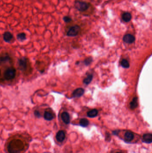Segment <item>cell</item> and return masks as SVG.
Returning <instances> with one entry per match:
<instances>
[{
	"label": "cell",
	"mask_w": 152,
	"mask_h": 153,
	"mask_svg": "<svg viewBox=\"0 0 152 153\" xmlns=\"http://www.w3.org/2000/svg\"><path fill=\"white\" fill-rule=\"evenodd\" d=\"M25 142L18 138L13 139L8 143L7 150L9 153H23L28 147Z\"/></svg>",
	"instance_id": "6da1fadb"
},
{
	"label": "cell",
	"mask_w": 152,
	"mask_h": 153,
	"mask_svg": "<svg viewBox=\"0 0 152 153\" xmlns=\"http://www.w3.org/2000/svg\"><path fill=\"white\" fill-rule=\"evenodd\" d=\"M90 4L86 2L76 0L74 2L75 8L80 12H84L88 9L90 6Z\"/></svg>",
	"instance_id": "7a4b0ae2"
},
{
	"label": "cell",
	"mask_w": 152,
	"mask_h": 153,
	"mask_svg": "<svg viewBox=\"0 0 152 153\" xmlns=\"http://www.w3.org/2000/svg\"><path fill=\"white\" fill-rule=\"evenodd\" d=\"M16 74V69L13 67H10L5 71L4 77L7 80H11L15 78Z\"/></svg>",
	"instance_id": "3957f363"
},
{
	"label": "cell",
	"mask_w": 152,
	"mask_h": 153,
	"mask_svg": "<svg viewBox=\"0 0 152 153\" xmlns=\"http://www.w3.org/2000/svg\"><path fill=\"white\" fill-rule=\"evenodd\" d=\"M80 27L78 25L71 26L67 33V36L70 37H75L77 36L80 31Z\"/></svg>",
	"instance_id": "277c9868"
},
{
	"label": "cell",
	"mask_w": 152,
	"mask_h": 153,
	"mask_svg": "<svg viewBox=\"0 0 152 153\" xmlns=\"http://www.w3.org/2000/svg\"><path fill=\"white\" fill-rule=\"evenodd\" d=\"M18 67L21 71H25L28 67V60L27 58L23 57L18 60Z\"/></svg>",
	"instance_id": "5b68a950"
},
{
	"label": "cell",
	"mask_w": 152,
	"mask_h": 153,
	"mask_svg": "<svg viewBox=\"0 0 152 153\" xmlns=\"http://www.w3.org/2000/svg\"><path fill=\"white\" fill-rule=\"evenodd\" d=\"M123 41L127 44H132L134 42L135 38L131 34H126L123 37Z\"/></svg>",
	"instance_id": "8992f818"
},
{
	"label": "cell",
	"mask_w": 152,
	"mask_h": 153,
	"mask_svg": "<svg viewBox=\"0 0 152 153\" xmlns=\"http://www.w3.org/2000/svg\"><path fill=\"white\" fill-rule=\"evenodd\" d=\"M84 92V90L83 89L79 88L74 90L72 95L74 98H79L83 95Z\"/></svg>",
	"instance_id": "52a82bcc"
},
{
	"label": "cell",
	"mask_w": 152,
	"mask_h": 153,
	"mask_svg": "<svg viewBox=\"0 0 152 153\" xmlns=\"http://www.w3.org/2000/svg\"><path fill=\"white\" fill-rule=\"evenodd\" d=\"M56 138L58 142H62L65 138V134L64 131L60 130L56 134Z\"/></svg>",
	"instance_id": "ba28073f"
},
{
	"label": "cell",
	"mask_w": 152,
	"mask_h": 153,
	"mask_svg": "<svg viewBox=\"0 0 152 153\" xmlns=\"http://www.w3.org/2000/svg\"><path fill=\"white\" fill-rule=\"evenodd\" d=\"M124 138L125 142H130L132 141L134 138V134L131 132H127L125 134Z\"/></svg>",
	"instance_id": "9c48e42d"
},
{
	"label": "cell",
	"mask_w": 152,
	"mask_h": 153,
	"mask_svg": "<svg viewBox=\"0 0 152 153\" xmlns=\"http://www.w3.org/2000/svg\"><path fill=\"white\" fill-rule=\"evenodd\" d=\"M3 37L4 40L5 42L9 43L13 39V36L11 33H10L9 31H6L4 33Z\"/></svg>",
	"instance_id": "30bf717a"
},
{
	"label": "cell",
	"mask_w": 152,
	"mask_h": 153,
	"mask_svg": "<svg viewBox=\"0 0 152 153\" xmlns=\"http://www.w3.org/2000/svg\"><path fill=\"white\" fill-rule=\"evenodd\" d=\"M61 118L64 123L66 124H68L70 122V116L68 113L67 112H63L61 114Z\"/></svg>",
	"instance_id": "8fae6325"
},
{
	"label": "cell",
	"mask_w": 152,
	"mask_h": 153,
	"mask_svg": "<svg viewBox=\"0 0 152 153\" xmlns=\"http://www.w3.org/2000/svg\"><path fill=\"white\" fill-rule=\"evenodd\" d=\"M143 142L146 143H151L152 142V134H144L143 137Z\"/></svg>",
	"instance_id": "7c38bea8"
},
{
	"label": "cell",
	"mask_w": 152,
	"mask_h": 153,
	"mask_svg": "<svg viewBox=\"0 0 152 153\" xmlns=\"http://www.w3.org/2000/svg\"><path fill=\"white\" fill-rule=\"evenodd\" d=\"M132 15L129 12H125L122 15V18L124 22L126 23H128L132 19Z\"/></svg>",
	"instance_id": "4fadbf2b"
},
{
	"label": "cell",
	"mask_w": 152,
	"mask_h": 153,
	"mask_svg": "<svg viewBox=\"0 0 152 153\" xmlns=\"http://www.w3.org/2000/svg\"><path fill=\"white\" fill-rule=\"evenodd\" d=\"M10 60L11 58L8 55H2V56H0V64L6 63Z\"/></svg>",
	"instance_id": "5bb4252c"
},
{
	"label": "cell",
	"mask_w": 152,
	"mask_h": 153,
	"mask_svg": "<svg viewBox=\"0 0 152 153\" xmlns=\"http://www.w3.org/2000/svg\"><path fill=\"white\" fill-rule=\"evenodd\" d=\"M98 111L97 110L93 109L87 113V116L90 118H94L97 116Z\"/></svg>",
	"instance_id": "9a60e30c"
},
{
	"label": "cell",
	"mask_w": 152,
	"mask_h": 153,
	"mask_svg": "<svg viewBox=\"0 0 152 153\" xmlns=\"http://www.w3.org/2000/svg\"><path fill=\"white\" fill-rule=\"evenodd\" d=\"M137 97H135L130 103V108L131 109H134L137 107Z\"/></svg>",
	"instance_id": "2e32d148"
},
{
	"label": "cell",
	"mask_w": 152,
	"mask_h": 153,
	"mask_svg": "<svg viewBox=\"0 0 152 153\" xmlns=\"http://www.w3.org/2000/svg\"><path fill=\"white\" fill-rule=\"evenodd\" d=\"M44 118L47 121H50L54 119V116L51 113L46 111L44 114Z\"/></svg>",
	"instance_id": "e0dca14e"
},
{
	"label": "cell",
	"mask_w": 152,
	"mask_h": 153,
	"mask_svg": "<svg viewBox=\"0 0 152 153\" xmlns=\"http://www.w3.org/2000/svg\"><path fill=\"white\" fill-rule=\"evenodd\" d=\"M17 39L19 41L21 42L23 41L26 39V34L24 32L19 33L17 36Z\"/></svg>",
	"instance_id": "ac0fdd59"
},
{
	"label": "cell",
	"mask_w": 152,
	"mask_h": 153,
	"mask_svg": "<svg viewBox=\"0 0 152 153\" xmlns=\"http://www.w3.org/2000/svg\"><path fill=\"white\" fill-rule=\"evenodd\" d=\"M89 124V121L85 118H83L79 121V125L83 127H86Z\"/></svg>",
	"instance_id": "d6986e66"
},
{
	"label": "cell",
	"mask_w": 152,
	"mask_h": 153,
	"mask_svg": "<svg viewBox=\"0 0 152 153\" xmlns=\"http://www.w3.org/2000/svg\"><path fill=\"white\" fill-rule=\"evenodd\" d=\"M92 78H93L92 75H91V74L89 75L85 79H84L83 83H85V84H86V85H88L90 83V82H91Z\"/></svg>",
	"instance_id": "ffe728a7"
},
{
	"label": "cell",
	"mask_w": 152,
	"mask_h": 153,
	"mask_svg": "<svg viewBox=\"0 0 152 153\" xmlns=\"http://www.w3.org/2000/svg\"><path fill=\"white\" fill-rule=\"evenodd\" d=\"M121 66L124 68H128L129 67V64L128 61L125 59H123L121 62Z\"/></svg>",
	"instance_id": "44dd1931"
},
{
	"label": "cell",
	"mask_w": 152,
	"mask_h": 153,
	"mask_svg": "<svg viewBox=\"0 0 152 153\" xmlns=\"http://www.w3.org/2000/svg\"><path fill=\"white\" fill-rule=\"evenodd\" d=\"M63 20L66 23H70L71 21H72V19L69 16H64L63 18Z\"/></svg>",
	"instance_id": "7402d4cb"
},
{
	"label": "cell",
	"mask_w": 152,
	"mask_h": 153,
	"mask_svg": "<svg viewBox=\"0 0 152 153\" xmlns=\"http://www.w3.org/2000/svg\"><path fill=\"white\" fill-rule=\"evenodd\" d=\"M92 61V59L91 57L86 58V59L84 61V63H85L86 65H89L90 63H91Z\"/></svg>",
	"instance_id": "603a6c76"
},
{
	"label": "cell",
	"mask_w": 152,
	"mask_h": 153,
	"mask_svg": "<svg viewBox=\"0 0 152 153\" xmlns=\"http://www.w3.org/2000/svg\"><path fill=\"white\" fill-rule=\"evenodd\" d=\"M34 115H35V116H36L37 117H41V114H40L39 111H38V110L35 111H34Z\"/></svg>",
	"instance_id": "cb8c5ba5"
},
{
	"label": "cell",
	"mask_w": 152,
	"mask_h": 153,
	"mask_svg": "<svg viewBox=\"0 0 152 153\" xmlns=\"http://www.w3.org/2000/svg\"><path fill=\"white\" fill-rule=\"evenodd\" d=\"M1 71L0 70V75H1Z\"/></svg>",
	"instance_id": "d4e9b609"
},
{
	"label": "cell",
	"mask_w": 152,
	"mask_h": 153,
	"mask_svg": "<svg viewBox=\"0 0 152 153\" xmlns=\"http://www.w3.org/2000/svg\"><path fill=\"white\" fill-rule=\"evenodd\" d=\"M117 153H120V152H117Z\"/></svg>",
	"instance_id": "484cf974"
}]
</instances>
